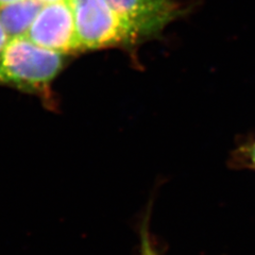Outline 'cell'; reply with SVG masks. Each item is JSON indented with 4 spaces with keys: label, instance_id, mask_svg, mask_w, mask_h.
Instances as JSON below:
<instances>
[{
    "label": "cell",
    "instance_id": "1",
    "mask_svg": "<svg viewBox=\"0 0 255 255\" xmlns=\"http://www.w3.org/2000/svg\"><path fill=\"white\" fill-rule=\"evenodd\" d=\"M63 55L27 36L7 38L0 51V84L48 97L50 85L63 67Z\"/></svg>",
    "mask_w": 255,
    "mask_h": 255
},
{
    "label": "cell",
    "instance_id": "2",
    "mask_svg": "<svg viewBox=\"0 0 255 255\" xmlns=\"http://www.w3.org/2000/svg\"><path fill=\"white\" fill-rule=\"evenodd\" d=\"M73 11L79 51L131 45L136 33L119 17L107 0H68Z\"/></svg>",
    "mask_w": 255,
    "mask_h": 255
},
{
    "label": "cell",
    "instance_id": "3",
    "mask_svg": "<svg viewBox=\"0 0 255 255\" xmlns=\"http://www.w3.org/2000/svg\"><path fill=\"white\" fill-rule=\"evenodd\" d=\"M26 36L36 45L62 54L79 51L68 0L44 3Z\"/></svg>",
    "mask_w": 255,
    "mask_h": 255
},
{
    "label": "cell",
    "instance_id": "4",
    "mask_svg": "<svg viewBox=\"0 0 255 255\" xmlns=\"http://www.w3.org/2000/svg\"><path fill=\"white\" fill-rule=\"evenodd\" d=\"M139 37L158 34L181 13L173 0H107Z\"/></svg>",
    "mask_w": 255,
    "mask_h": 255
},
{
    "label": "cell",
    "instance_id": "5",
    "mask_svg": "<svg viewBox=\"0 0 255 255\" xmlns=\"http://www.w3.org/2000/svg\"><path fill=\"white\" fill-rule=\"evenodd\" d=\"M44 2L19 0L0 7V23L7 38L26 36Z\"/></svg>",
    "mask_w": 255,
    "mask_h": 255
},
{
    "label": "cell",
    "instance_id": "6",
    "mask_svg": "<svg viewBox=\"0 0 255 255\" xmlns=\"http://www.w3.org/2000/svg\"><path fill=\"white\" fill-rule=\"evenodd\" d=\"M140 255H158L151 244L147 229H143L141 232V246H140Z\"/></svg>",
    "mask_w": 255,
    "mask_h": 255
},
{
    "label": "cell",
    "instance_id": "7",
    "mask_svg": "<svg viewBox=\"0 0 255 255\" xmlns=\"http://www.w3.org/2000/svg\"><path fill=\"white\" fill-rule=\"evenodd\" d=\"M6 41H7V37H6L5 33H4L1 23H0V51H1V49L3 48L4 44L6 43Z\"/></svg>",
    "mask_w": 255,
    "mask_h": 255
},
{
    "label": "cell",
    "instance_id": "8",
    "mask_svg": "<svg viewBox=\"0 0 255 255\" xmlns=\"http://www.w3.org/2000/svg\"><path fill=\"white\" fill-rule=\"evenodd\" d=\"M250 161L255 169V142L253 143V146L251 147V150H250Z\"/></svg>",
    "mask_w": 255,
    "mask_h": 255
},
{
    "label": "cell",
    "instance_id": "9",
    "mask_svg": "<svg viewBox=\"0 0 255 255\" xmlns=\"http://www.w3.org/2000/svg\"><path fill=\"white\" fill-rule=\"evenodd\" d=\"M15 1H19V0H0V7L1 6H4L6 4H10V3H13Z\"/></svg>",
    "mask_w": 255,
    "mask_h": 255
},
{
    "label": "cell",
    "instance_id": "10",
    "mask_svg": "<svg viewBox=\"0 0 255 255\" xmlns=\"http://www.w3.org/2000/svg\"><path fill=\"white\" fill-rule=\"evenodd\" d=\"M44 3H49V2H58V1H66V0H41Z\"/></svg>",
    "mask_w": 255,
    "mask_h": 255
}]
</instances>
